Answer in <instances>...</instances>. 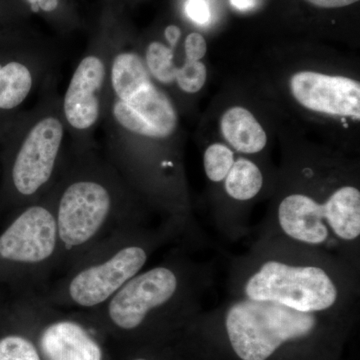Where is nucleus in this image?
<instances>
[{"mask_svg": "<svg viewBox=\"0 0 360 360\" xmlns=\"http://www.w3.org/2000/svg\"><path fill=\"white\" fill-rule=\"evenodd\" d=\"M262 238H279L336 258L359 272L360 191L356 186L336 188L328 200L309 194L284 196L276 208L274 224Z\"/></svg>", "mask_w": 360, "mask_h": 360, "instance_id": "nucleus-4", "label": "nucleus"}, {"mask_svg": "<svg viewBox=\"0 0 360 360\" xmlns=\"http://www.w3.org/2000/svg\"><path fill=\"white\" fill-rule=\"evenodd\" d=\"M172 236L168 229L158 233L141 226L118 234L71 265L49 300L63 307L101 309L144 269L151 255Z\"/></svg>", "mask_w": 360, "mask_h": 360, "instance_id": "nucleus-5", "label": "nucleus"}, {"mask_svg": "<svg viewBox=\"0 0 360 360\" xmlns=\"http://www.w3.org/2000/svg\"><path fill=\"white\" fill-rule=\"evenodd\" d=\"M51 191L58 265L70 267L118 234L141 226L134 191L99 148L68 144Z\"/></svg>", "mask_w": 360, "mask_h": 360, "instance_id": "nucleus-1", "label": "nucleus"}, {"mask_svg": "<svg viewBox=\"0 0 360 360\" xmlns=\"http://www.w3.org/2000/svg\"><path fill=\"white\" fill-rule=\"evenodd\" d=\"M206 271L184 258H172L143 269L101 309L120 330L141 328L151 317L200 307Z\"/></svg>", "mask_w": 360, "mask_h": 360, "instance_id": "nucleus-7", "label": "nucleus"}, {"mask_svg": "<svg viewBox=\"0 0 360 360\" xmlns=\"http://www.w3.org/2000/svg\"><path fill=\"white\" fill-rule=\"evenodd\" d=\"M59 240L51 191L23 206L0 234V259L30 271L33 279L58 266Z\"/></svg>", "mask_w": 360, "mask_h": 360, "instance_id": "nucleus-9", "label": "nucleus"}, {"mask_svg": "<svg viewBox=\"0 0 360 360\" xmlns=\"http://www.w3.org/2000/svg\"><path fill=\"white\" fill-rule=\"evenodd\" d=\"M0 360H42L32 340L21 335L0 340Z\"/></svg>", "mask_w": 360, "mask_h": 360, "instance_id": "nucleus-17", "label": "nucleus"}, {"mask_svg": "<svg viewBox=\"0 0 360 360\" xmlns=\"http://www.w3.org/2000/svg\"><path fill=\"white\" fill-rule=\"evenodd\" d=\"M58 49L40 33L22 30L13 51L0 58V111L16 112L39 94L45 80L58 72Z\"/></svg>", "mask_w": 360, "mask_h": 360, "instance_id": "nucleus-10", "label": "nucleus"}, {"mask_svg": "<svg viewBox=\"0 0 360 360\" xmlns=\"http://www.w3.org/2000/svg\"><path fill=\"white\" fill-rule=\"evenodd\" d=\"M30 15L41 18L53 30L66 35L84 26L75 0H18Z\"/></svg>", "mask_w": 360, "mask_h": 360, "instance_id": "nucleus-14", "label": "nucleus"}, {"mask_svg": "<svg viewBox=\"0 0 360 360\" xmlns=\"http://www.w3.org/2000/svg\"><path fill=\"white\" fill-rule=\"evenodd\" d=\"M134 360H148V359H134Z\"/></svg>", "mask_w": 360, "mask_h": 360, "instance_id": "nucleus-23", "label": "nucleus"}, {"mask_svg": "<svg viewBox=\"0 0 360 360\" xmlns=\"http://www.w3.org/2000/svg\"><path fill=\"white\" fill-rule=\"evenodd\" d=\"M122 15L117 2L104 0L86 49L61 96L68 144L72 148H98L94 135L103 117V96Z\"/></svg>", "mask_w": 360, "mask_h": 360, "instance_id": "nucleus-6", "label": "nucleus"}, {"mask_svg": "<svg viewBox=\"0 0 360 360\" xmlns=\"http://www.w3.org/2000/svg\"><path fill=\"white\" fill-rule=\"evenodd\" d=\"M357 272L324 253L279 238H262L233 265V296L333 314L356 307Z\"/></svg>", "mask_w": 360, "mask_h": 360, "instance_id": "nucleus-2", "label": "nucleus"}, {"mask_svg": "<svg viewBox=\"0 0 360 360\" xmlns=\"http://www.w3.org/2000/svg\"><path fill=\"white\" fill-rule=\"evenodd\" d=\"M206 41L205 37L198 32H191L184 40V53L187 60L200 61L206 54Z\"/></svg>", "mask_w": 360, "mask_h": 360, "instance_id": "nucleus-19", "label": "nucleus"}, {"mask_svg": "<svg viewBox=\"0 0 360 360\" xmlns=\"http://www.w3.org/2000/svg\"><path fill=\"white\" fill-rule=\"evenodd\" d=\"M186 13L189 20L198 25H205L210 20V11L205 0H187Z\"/></svg>", "mask_w": 360, "mask_h": 360, "instance_id": "nucleus-20", "label": "nucleus"}, {"mask_svg": "<svg viewBox=\"0 0 360 360\" xmlns=\"http://www.w3.org/2000/svg\"><path fill=\"white\" fill-rule=\"evenodd\" d=\"M39 347L47 360H103L101 345L78 322L61 319L45 326Z\"/></svg>", "mask_w": 360, "mask_h": 360, "instance_id": "nucleus-12", "label": "nucleus"}, {"mask_svg": "<svg viewBox=\"0 0 360 360\" xmlns=\"http://www.w3.org/2000/svg\"><path fill=\"white\" fill-rule=\"evenodd\" d=\"M231 4L239 9H245L251 6V0H231Z\"/></svg>", "mask_w": 360, "mask_h": 360, "instance_id": "nucleus-22", "label": "nucleus"}, {"mask_svg": "<svg viewBox=\"0 0 360 360\" xmlns=\"http://www.w3.org/2000/svg\"><path fill=\"white\" fill-rule=\"evenodd\" d=\"M220 129L226 141L239 153L255 155L266 146L264 129L250 110L240 106L225 111Z\"/></svg>", "mask_w": 360, "mask_h": 360, "instance_id": "nucleus-13", "label": "nucleus"}, {"mask_svg": "<svg viewBox=\"0 0 360 360\" xmlns=\"http://www.w3.org/2000/svg\"><path fill=\"white\" fill-rule=\"evenodd\" d=\"M11 127L8 184L23 207L51 191L68 148L58 72L45 80L32 110L16 115Z\"/></svg>", "mask_w": 360, "mask_h": 360, "instance_id": "nucleus-3", "label": "nucleus"}, {"mask_svg": "<svg viewBox=\"0 0 360 360\" xmlns=\"http://www.w3.org/2000/svg\"><path fill=\"white\" fill-rule=\"evenodd\" d=\"M310 4L321 8H338L352 6L359 0H307Z\"/></svg>", "mask_w": 360, "mask_h": 360, "instance_id": "nucleus-21", "label": "nucleus"}, {"mask_svg": "<svg viewBox=\"0 0 360 360\" xmlns=\"http://www.w3.org/2000/svg\"><path fill=\"white\" fill-rule=\"evenodd\" d=\"M290 89L307 110L360 117V84L352 78L300 71L291 77Z\"/></svg>", "mask_w": 360, "mask_h": 360, "instance_id": "nucleus-11", "label": "nucleus"}, {"mask_svg": "<svg viewBox=\"0 0 360 360\" xmlns=\"http://www.w3.org/2000/svg\"><path fill=\"white\" fill-rule=\"evenodd\" d=\"M224 181L225 193L236 201H250L257 198L264 186V175L253 161L246 158L234 160Z\"/></svg>", "mask_w": 360, "mask_h": 360, "instance_id": "nucleus-15", "label": "nucleus"}, {"mask_svg": "<svg viewBox=\"0 0 360 360\" xmlns=\"http://www.w3.org/2000/svg\"><path fill=\"white\" fill-rule=\"evenodd\" d=\"M206 82V68L201 61L186 59L175 77L174 84L186 94H196L202 89Z\"/></svg>", "mask_w": 360, "mask_h": 360, "instance_id": "nucleus-18", "label": "nucleus"}, {"mask_svg": "<svg viewBox=\"0 0 360 360\" xmlns=\"http://www.w3.org/2000/svg\"><path fill=\"white\" fill-rule=\"evenodd\" d=\"M233 151L224 144L213 143L208 146L203 155V167L207 179L214 184H219L229 174L233 165Z\"/></svg>", "mask_w": 360, "mask_h": 360, "instance_id": "nucleus-16", "label": "nucleus"}, {"mask_svg": "<svg viewBox=\"0 0 360 360\" xmlns=\"http://www.w3.org/2000/svg\"><path fill=\"white\" fill-rule=\"evenodd\" d=\"M222 319L229 345L241 360H269L288 343L309 340L328 314L290 309L276 302L232 296Z\"/></svg>", "mask_w": 360, "mask_h": 360, "instance_id": "nucleus-8", "label": "nucleus"}]
</instances>
